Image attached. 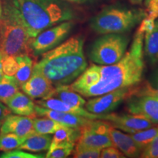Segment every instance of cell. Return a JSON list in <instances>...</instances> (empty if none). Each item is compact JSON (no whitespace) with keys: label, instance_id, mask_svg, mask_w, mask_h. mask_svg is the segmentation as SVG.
I'll return each mask as SVG.
<instances>
[{"label":"cell","instance_id":"cell-1","mask_svg":"<svg viewBox=\"0 0 158 158\" xmlns=\"http://www.w3.org/2000/svg\"><path fill=\"white\" fill-rule=\"evenodd\" d=\"M143 37L144 33L137 29L129 50L118 62L107 65L92 64L70 84V87L81 95L93 98L137 86L145 70Z\"/></svg>","mask_w":158,"mask_h":158},{"label":"cell","instance_id":"cell-2","mask_svg":"<svg viewBox=\"0 0 158 158\" xmlns=\"http://www.w3.org/2000/svg\"><path fill=\"white\" fill-rule=\"evenodd\" d=\"M84 40L75 35L42 55L34 64L56 86L70 85L87 68L84 53Z\"/></svg>","mask_w":158,"mask_h":158},{"label":"cell","instance_id":"cell-3","mask_svg":"<svg viewBox=\"0 0 158 158\" xmlns=\"http://www.w3.org/2000/svg\"><path fill=\"white\" fill-rule=\"evenodd\" d=\"M31 37L64 21H72L76 14L62 0H13Z\"/></svg>","mask_w":158,"mask_h":158},{"label":"cell","instance_id":"cell-4","mask_svg":"<svg viewBox=\"0 0 158 158\" xmlns=\"http://www.w3.org/2000/svg\"><path fill=\"white\" fill-rule=\"evenodd\" d=\"M0 18V52L4 56H19L31 53L33 37L29 35L13 0L3 3Z\"/></svg>","mask_w":158,"mask_h":158},{"label":"cell","instance_id":"cell-5","mask_svg":"<svg viewBox=\"0 0 158 158\" xmlns=\"http://www.w3.org/2000/svg\"><path fill=\"white\" fill-rule=\"evenodd\" d=\"M147 12L141 8L122 5L104 7L91 19V29L100 35L127 32L147 17Z\"/></svg>","mask_w":158,"mask_h":158},{"label":"cell","instance_id":"cell-6","mask_svg":"<svg viewBox=\"0 0 158 158\" xmlns=\"http://www.w3.org/2000/svg\"><path fill=\"white\" fill-rule=\"evenodd\" d=\"M129 42V37L124 33L102 35L92 43L89 56L94 64H114L125 54Z\"/></svg>","mask_w":158,"mask_h":158},{"label":"cell","instance_id":"cell-7","mask_svg":"<svg viewBox=\"0 0 158 158\" xmlns=\"http://www.w3.org/2000/svg\"><path fill=\"white\" fill-rule=\"evenodd\" d=\"M73 26L71 21H64L41 31L31 40V53L37 56L54 48L68 36Z\"/></svg>","mask_w":158,"mask_h":158},{"label":"cell","instance_id":"cell-8","mask_svg":"<svg viewBox=\"0 0 158 158\" xmlns=\"http://www.w3.org/2000/svg\"><path fill=\"white\" fill-rule=\"evenodd\" d=\"M110 124L101 119H91L81 128V135L76 147L102 149L113 146L109 134Z\"/></svg>","mask_w":158,"mask_h":158},{"label":"cell","instance_id":"cell-9","mask_svg":"<svg viewBox=\"0 0 158 158\" xmlns=\"http://www.w3.org/2000/svg\"><path fill=\"white\" fill-rule=\"evenodd\" d=\"M135 86L123 88L90 99L85 104L88 111L95 114H106L113 111L114 109L134 93Z\"/></svg>","mask_w":158,"mask_h":158},{"label":"cell","instance_id":"cell-10","mask_svg":"<svg viewBox=\"0 0 158 158\" xmlns=\"http://www.w3.org/2000/svg\"><path fill=\"white\" fill-rule=\"evenodd\" d=\"M101 120L108 122L112 127L131 134L153 127L155 124L143 116L138 114H102Z\"/></svg>","mask_w":158,"mask_h":158},{"label":"cell","instance_id":"cell-11","mask_svg":"<svg viewBox=\"0 0 158 158\" xmlns=\"http://www.w3.org/2000/svg\"><path fill=\"white\" fill-rule=\"evenodd\" d=\"M126 108L130 114H138L158 125V99L145 94H133L126 100Z\"/></svg>","mask_w":158,"mask_h":158},{"label":"cell","instance_id":"cell-12","mask_svg":"<svg viewBox=\"0 0 158 158\" xmlns=\"http://www.w3.org/2000/svg\"><path fill=\"white\" fill-rule=\"evenodd\" d=\"M21 89L31 99H44L54 95L56 87L50 81L33 68L32 73L28 81L21 85Z\"/></svg>","mask_w":158,"mask_h":158},{"label":"cell","instance_id":"cell-13","mask_svg":"<svg viewBox=\"0 0 158 158\" xmlns=\"http://www.w3.org/2000/svg\"><path fill=\"white\" fill-rule=\"evenodd\" d=\"M14 133L19 137L26 138L36 133L33 127V118L21 115L7 116L2 124L0 134Z\"/></svg>","mask_w":158,"mask_h":158},{"label":"cell","instance_id":"cell-14","mask_svg":"<svg viewBox=\"0 0 158 158\" xmlns=\"http://www.w3.org/2000/svg\"><path fill=\"white\" fill-rule=\"evenodd\" d=\"M35 109L37 116H42V117L45 116V117L52 118L55 121L70 127L81 128L91 120L90 118L76 115L73 114L65 113V112H60L48 109V108H43L37 104H35Z\"/></svg>","mask_w":158,"mask_h":158},{"label":"cell","instance_id":"cell-15","mask_svg":"<svg viewBox=\"0 0 158 158\" xmlns=\"http://www.w3.org/2000/svg\"><path fill=\"white\" fill-rule=\"evenodd\" d=\"M109 134L112 144L127 157H139L142 150L138 147L129 133H124L122 130L110 125Z\"/></svg>","mask_w":158,"mask_h":158},{"label":"cell","instance_id":"cell-16","mask_svg":"<svg viewBox=\"0 0 158 158\" xmlns=\"http://www.w3.org/2000/svg\"><path fill=\"white\" fill-rule=\"evenodd\" d=\"M36 104L40 106H42L43 108H48V109L56 110V111L65 112V113L73 114L76 115L81 116L90 119H100V114H92L88 111L86 108H77L71 106L70 105L67 104L66 102H63L62 100L59 99L51 97L44 99H40L37 100Z\"/></svg>","mask_w":158,"mask_h":158},{"label":"cell","instance_id":"cell-17","mask_svg":"<svg viewBox=\"0 0 158 158\" xmlns=\"http://www.w3.org/2000/svg\"><path fill=\"white\" fill-rule=\"evenodd\" d=\"M5 104L13 114L17 115L30 116L32 118L36 116L35 102L28 95L19 91L9 98L5 102Z\"/></svg>","mask_w":158,"mask_h":158},{"label":"cell","instance_id":"cell-18","mask_svg":"<svg viewBox=\"0 0 158 158\" xmlns=\"http://www.w3.org/2000/svg\"><path fill=\"white\" fill-rule=\"evenodd\" d=\"M143 54L151 65L158 64V18L153 28L144 33Z\"/></svg>","mask_w":158,"mask_h":158},{"label":"cell","instance_id":"cell-19","mask_svg":"<svg viewBox=\"0 0 158 158\" xmlns=\"http://www.w3.org/2000/svg\"><path fill=\"white\" fill-rule=\"evenodd\" d=\"M51 140L50 134L34 133L26 138L18 149L35 152L47 151L50 148Z\"/></svg>","mask_w":158,"mask_h":158},{"label":"cell","instance_id":"cell-20","mask_svg":"<svg viewBox=\"0 0 158 158\" xmlns=\"http://www.w3.org/2000/svg\"><path fill=\"white\" fill-rule=\"evenodd\" d=\"M81 135V128H73L64 127L59 128L54 133V137L51 140L50 148L53 149L55 147L65 144L74 143L76 144Z\"/></svg>","mask_w":158,"mask_h":158},{"label":"cell","instance_id":"cell-21","mask_svg":"<svg viewBox=\"0 0 158 158\" xmlns=\"http://www.w3.org/2000/svg\"><path fill=\"white\" fill-rule=\"evenodd\" d=\"M53 97L62 100L71 106L77 108H84L86 102L82 98V95L73 89L70 85L56 86Z\"/></svg>","mask_w":158,"mask_h":158},{"label":"cell","instance_id":"cell-22","mask_svg":"<svg viewBox=\"0 0 158 158\" xmlns=\"http://www.w3.org/2000/svg\"><path fill=\"white\" fill-rule=\"evenodd\" d=\"M15 58L19 63V68L14 78L19 86L24 84L30 78L33 70V61L29 54H21L16 56Z\"/></svg>","mask_w":158,"mask_h":158},{"label":"cell","instance_id":"cell-23","mask_svg":"<svg viewBox=\"0 0 158 158\" xmlns=\"http://www.w3.org/2000/svg\"><path fill=\"white\" fill-rule=\"evenodd\" d=\"M64 126L65 125L45 116H43V118H33V127L35 133L38 134H53Z\"/></svg>","mask_w":158,"mask_h":158},{"label":"cell","instance_id":"cell-24","mask_svg":"<svg viewBox=\"0 0 158 158\" xmlns=\"http://www.w3.org/2000/svg\"><path fill=\"white\" fill-rule=\"evenodd\" d=\"M19 85L13 76H5L0 81V101L5 102L19 92Z\"/></svg>","mask_w":158,"mask_h":158},{"label":"cell","instance_id":"cell-25","mask_svg":"<svg viewBox=\"0 0 158 158\" xmlns=\"http://www.w3.org/2000/svg\"><path fill=\"white\" fill-rule=\"evenodd\" d=\"M158 134V125L130 134L138 147L143 150Z\"/></svg>","mask_w":158,"mask_h":158},{"label":"cell","instance_id":"cell-26","mask_svg":"<svg viewBox=\"0 0 158 158\" xmlns=\"http://www.w3.org/2000/svg\"><path fill=\"white\" fill-rule=\"evenodd\" d=\"M24 140L14 133L0 134V150L7 152L18 149Z\"/></svg>","mask_w":158,"mask_h":158},{"label":"cell","instance_id":"cell-27","mask_svg":"<svg viewBox=\"0 0 158 158\" xmlns=\"http://www.w3.org/2000/svg\"><path fill=\"white\" fill-rule=\"evenodd\" d=\"M76 144H65L55 147L53 149H48L45 157L47 158H64L68 157L73 152Z\"/></svg>","mask_w":158,"mask_h":158},{"label":"cell","instance_id":"cell-28","mask_svg":"<svg viewBox=\"0 0 158 158\" xmlns=\"http://www.w3.org/2000/svg\"><path fill=\"white\" fill-rule=\"evenodd\" d=\"M19 68V63L14 56H6L2 61L4 74L8 76H14Z\"/></svg>","mask_w":158,"mask_h":158},{"label":"cell","instance_id":"cell-29","mask_svg":"<svg viewBox=\"0 0 158 158\" xmlns=\"http://www.w3.org/2000/svg\"><path fill=\"white\" fill-rule=\"evenodd\" d=\"M73 151L75 158H99L100 157L101 152V149L87 147H76Z\"/></svg>","mask_w":158,"mask_h":158},{"label":"cell","instance_id":"cell-30","mask_svg":"<svg viewBox=\"0 0 158 158\" xmlns=\"http://www.w3.org/2000/svg\"><path fill=\"white\" fill-rule=\"evenodd\" d=\"M140 157L143 158H158V134L142 150Z\"/></svg>","mask_w":158,"mask_h":158},{"label":"cell","instance_id":"cell-31","mask_svg":"<svg viewBox=\"0 0 158 158\" xmlns=\"http://www.w3.org/2000/svg\"><path fill=\"white\" fill-rule=\"evenodd\" d=\"M1 158H42L44 157L43 155H33L27 153L25 152H21L19 150L11 152H5V153L0 155Z\"/></svg>","mask_w":158,"mask_h":158},{"label":"cell","instance_id":"cell-32","mask_svg":"<svg viewBox=\"0 0 158 158\" xmlns=\"http://www.w3.org/2000/svg\"><path fill=\"white\" fill-rule=\"evenodd\" d=\"M144 5L146 7L147 17L150 19L155 20L158 18V0H145Z\"/></svg>","mask_w":158,"mask_h":158},{"label":"cell","instance_id":"cell-33","mask_svg":"<svg viewBox=\"0 0 158 158\" xmlns=\"http://www.w3.org/2000/svg\"><path fill=\"white\" fill-rule=\"evenodd\" d=\"M100 157L102 158H124L125 155L117 148L110 146L101 149Z\"/></svg>","mask_w":158,"mask_h":158},{"label":"cell","instance_id":"cell-34","mask_svg":"<svg viewBox=\"0 0 158 158\" xmlns=\"http://www.w3.org/2000/svg\"><path fill=\"white\" fill-rule=\"evenodd\" d=\"M147 82L152 88L158 92V68L152 73L149 80Z\"/></svg>","mask_w":158,"mask_h":158},{"label":"cell","instance_id":"cell-35","mask_svg":"<svg viewBox=\"0 0 158 158\" xmlns=\"http://www.w3.org/2000/svg\"><path fill=\"white\" fill-rule=\"evenodd\" d=\"M11 113V110L10 108L2 103V102L0 101V122L5 120V118L9 116Z\"/></svg>","mask_w":158,"mask_h":158},{"label":"cell","instance_id":"cell-36","mask_svg":"<svg viewBox=\"0 0 158 158\" xmlns=\"http://www.w3.org/2000/svg\"><path fill=\"white\" fill-rule=\"evenodd\" d=\"M64 1H67L68 2L71 3H76V4H86L89 3L94 2V0H64Z\"/></svg>","mask_w":158,"mask_h":158},{"label":"cell","instance_id":"cell-37","mask_svg":"<svg viewBox=\"0 0 158 158\" xmlns=\"http://www.w3.org/2000/svg\"><path fill=\"white\" fill-rule=\"evenodd\" d=\"M4 57H5V56L0 52V81L2 79L3 76H5V74H4L3 70H2V61H3Z\"/></svg>","mask_w":158,"mask_h":158},{"label":"cell","instance_id":"cell-38","mask_svg":"<svg viewBox=\"0 0 158 158\" xmlns=\"http://www.w3.org/2000/svg\"><path fill=\"white\" fill-rule=\"evenodd\" d=\"M129 1L133 5H140V4L142 3L143 0H129Z\"/></svg>","mask_w":158,"mask_h":158},{"label":"cell","instance_id":"cell-39","mask_svg":"<svg viewBox=\"0 0 158 158\" xmlns=\"http://www.w3.org/2000/svg\"><path fill=\"white\" fill-rule=\"evenodd\" d=\"M2 12H3V6H2V4L1 2V1H0V18H1L2 15Z\"/></svg>","mask_w":158,"mask_h":158},{"label":"cell","instance_id":"cell-40","mask_svg":"<svg viewBox=\"0 0 158 158\" xmlns=\"http://www.w3.org/2000/svg\"><path fill=\"white\" fill-rule=\"evenodd\" d=\"M0 125H1V122H0Z\"/></svg>","mask_w":158,"mask_h":158}]
</instances>
